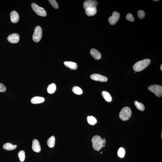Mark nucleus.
<instances>
[{
    "label": "nucleus",
    "mask_w": 162,
    "mask_h": 162,
    "mask_svg": "<svg viewBox=\"0 0 162 162\" xmlns=\"http://www.w3.org/2000/svg\"><path fill=\"white\" fill-rule=\"evenodd\" d=\"M18 156L20 162H23L24 161L25 158V154L24 151H21L19 152Z\"/></svg>",
    "instance_id": "nucleus-25"
},
{
    "label": "nucleus",
    "mask_w": 162,
    "mask_h": 162,
    "mask_svg": "<svg viewBox=\"0 0 162 162\" xmlns=\"http://www.w3.org/2000/svg\"><path fill=\"white\" fill-rule=\"evenodd\" d=\"M126 154V150L123 148H120L119 149L117 152V155L118 157L123 158L124 157Z\"/></svg>",
    "instance_id": "nucleus-24"
},
{
    "label": "nucleus",
    "mask_w": 162,
    "mask_h": 162,
    "mask_svg": "<svg viewBox=\"0 0 162 162\" xmlns=\"http://www.w3.org/2000/svg\"><path fill=\"white\" fill-rule=\"evenodd\" d=\"M120 17V13L117 11H114L112 15L109 17L108 21L111 25L115 24L118 21Z\"/></svg>",
    "instance_id": "nucleus-7"
},
{
    "label": "nucleus",
    "mask_w": 162,
    "mask_h": 162,
    "mask_svg": "<svg viewBox=\"0 0 162 162\" xmlns=\"http://www.w3.org/2000/svg\"><path fill=\"white\" fill-rule=\"evenodd\" d=\"M97 11L96 8H87L85 9L86 14L89 17L95 15L96 14Z\"/></svg>",
    "instance_id": "nucleus-15"
},
{
    "label": "nucleus",
    "mask_w": 162,
    "mask_h": 162,
    "mask_svg": "<svg viewBox=\"0 0 162 162\" xmlns=\"http://www.w3.org/2000/svg\"><path fill=\"white\" fill-rule=\"evenodd\" d=\"M101 154H102V152H101Z\"/></svg>",
    "instance_id": "nucleus-33"
},
{
    "label": "nucleus",
    "mask_w": 162,
    "mask_h": 162,
    "mask_svg": "<svg viewBox=\"0 0 162 162\" xmlns=\"http://www.w3.org/2000/svg\"><path fill=\"white\" fill-rule=\"evenodd\" d=\"M55 138L54 136H51L49 138L47 141V144L48 146L50 148H52L55 145Z\"/></svg>",
    "instance_id": "nucleus-19"
},
{
    "label": "nucleus",
    "mask_w": 162,
    "mask_h": 162,
    "mask_svg": "<svg viewBox=\"0 0 162 162\" xmlns=\"http://www.w3.org/2000/svg\"><path fill=\"white\" fill-rule=\"evenodd\" d=\"M51 5L55 9L58 8V5L57 1L55 0H48Z\"/></svg>",
    "instance_id": "nucleus-26"
},
{
    "label": "nucleus",
    "mask_w": 162,
    "mask_h": 162,
    "mask_svg": "<svg viewBox=\"0 0 162 162\" xmlns=\"http://www.w3.org/2000/svg\"><path fill=\"white\" fill-rule=\"evenodd\" d=\"M132 115V111L130 108L126 107H124L120 111L119 117L123 121L127 120Z\"/></svg>",
    "instance_id": "nucleus-3"
},
{
    "label": "nucleus",
    "mask_w": 162,
    "mask_h": 162,
    "mask_svg": "<svg viewBox=\"0 0 162 162\" xmlns=\"http://www.w3.org/2000/svg\"><path fill=\"white\" fill-rule=\"evenodd\" d=\"M98 2L94 0H88L83 3V7L85 9L90 8H96Z\"/></svg>",
    "instance_id": "nucleus-8"
},
{
    "label": "nucleus",
    "mask_w": 162,
    "mask_h": 162,
    "mask_svg": "<svg viewBox=\"0 0 162 162\" xmlns=\"http://www.w3.org/2000/svg\"><path fill=\"white\" fill-rule=\"evenodd\" d=\"M136 108L141 111H143L145 109V107L142 103L135 101L134 102Z\"/></svg>",
    "instance_id": "nucleus-22"
},
{
    "label": "nucleus",
    "mask_w": 162,
    "mask_h": 162,
    "mask_svg": "<svg viewBox=\"0 0 162 162\" xmlns=\"http://www.w3.org/2000/svg\"><path fill=\"white\" fill-rule=\"evenodd\" d=\"M20 39V36L17 33H13L10 35L7 38V40L9 42L13 44L18 42Z\"/></svg>",
    "instance_id": "nucleus-10"
},
{
    "label": "nucleus",
    "mask_w": 162,
    "mask_h": 162,
    "mask_svg": "<svg viewBox=\"0 0 162 162\" xmlns=\"http://www.w3.org/2000/svg\"><path fill=\"white\" fill-rule=\"evenodd\" d=\"M6 90V88L2 83H0V92H4Z\"/></svg>",
    "instance_id": "nucleus-29"
},
{
    "label": "nucleus",
    "mask_w": 162,
    "mask_h": 162,
    "mask_svg": "<svg viewBox=\"0 0 162 162\" xmlns=\"http://www.w3.org/2000/svg\"><path fill=\"white\" fill-rule=\"evenodd\" d=\"M154 1H158L159 0H154Z\"/></svg>",
    "instance_id": "nucleus-32"
},
{
    "label": "nucleus",
    "mask_w": 162,
    "mask_h": 162,
    "mask_svg": "<svg viewBox=\"0 0 162 162\" xmlns=\"http://www.w3.org/2000/svg\"><path fill=\"white\" fill-rule=\"evenodd\" d=\"M45 99L43 97L36 96L33 97L31 100V102L33 104H38L43 102Z\"/></svg>",
    "instance_id": "nucleus-16"
},
{
    "label": "nucleus",
    "mask_w": 162,
    "mask_h": 162,
    "mask_svg": "<svg viewBox=\"0 0 162 162\" xmlns=\"http://www.w3.org/2000/svg\"><path fill=\"white\" fill-rule=\"evenodd\" d=\"M106 140L104 139H103V144H105L106 143Z\"/></svg>",
    "instance_id": "nucleus-30"
},
{
    "label": "nucleus",
    "mask_w": 162,
    "mask_h": 162,
    "mask_svg": "<svg viewBox=\"0 0 162 162\" xmlns=\"http://www.w3.org/2000/svg\"><path fill=\"white\" fill-rule=\"evenodd\" d=\"M92 142L93 148L94 150L98 151L103 147L105 146V145L103 144L102 138L98 135H95L92 138Z\"/></svg>",
    "instance_id": "nucleus-2"
},
{
    "label": "nucleus",
    "mask_w": 162,
    "mask_h": 162,
    "mask_svg": "<svg viewBox=\"0 0 162 162\" xmlns=\"http://www.w3.org/2000/svg\"><path fill=\"white\" fill-rule=\"evenodd\" d=\"M73 92L74 93L78 95H80L83 93V90L81 89L79 87L75 86L72 89Z\"/></svg>",
    "instance_id": "nucleus-23"
},
{
    "label": "nucleus",
    "mask_w": 162,
    "mask_h": 162,
    "mask_svg": "<svg viewBox=\"0 0 162 162\" xmlns=\"http://www.w3.org/2000/svg\"><path fill=\"white\" fill-rule=\"evenodd\" d=\"M32 148L34 151L37 153H39L41 151V148L39 141L35 139L32 143Z\"/></svg>",
    "instance_id": "nucleus-11"
},
{
    "label": "nucleus",
    "mask_w": 162,
    "mask_h": 162,
    "mask_svg": "<svg viewBox=\"0 0 162 162\" xmlns=\"http://www.w3.org/2000/svg\"><path fill=\"white\" fill-rule=\"evenodd\" d=\"M31 7L33 11L38 15L42 17H45L47 15L45 9L37 4L33 3L31 4Z\"/></svg>",
    "instance_id": "nucleus-6"
},
{
    "label": "nucleus",
    "mask_w": 162,
    "mask_h": 162,
    "mask_svg": "<svg viewBox=\"0 0 162 162\" xmlns=\"http://www.w3.org/2000/svg\"><path fill=\"white\" fill-rule=\"evenodd\" d=\"M162 65L161 64V66L160 67L161 69V70H162Z\"/></svg>",
    "instance_id": "nucleus-31"
},
{
    "label": "nucleus",
    "mask_w": 162,
    "mask_h": 162,
    "mask_svg": "<svg viewBox=\"0 0 162 162\" xmlns=\"http://www.w3.org/2000/svg\"><path fill=\"white\" fill-rule=\"evenodd\" d=\"M136 73V72L135 71V73Z\"/></svg>",
    "instance_id": "nucleus-34"
},
{
    "label": "nucleus",
    "mask_w": 162,
    "mask_h": 162,
    "mask_svg": "<svg viewBox=\"0 0 162 162\" xmlns=\"http://www.w3.org/2000/svg\"><path fill=\"white\" fill-rule=\"evenodd\" d=\"M138 17L140 19H142L145 17V13L143 10H140L138 12Z\"/></svg>",
    "instance_id": "nucleus-27"
},
{
    "label": "nucleus",
    "mask_w": 162,
    "mask_h": 162,
    "mask_svg": "<svg viewBox=\"0 0 162 162\" xmlns=\"http://www.w3.org/2000/svg\"><path fill=\"white\" fill-rule=\"evenodd\" d=\"M10 19L12 22L13 23H16L19 21V17L18 13L16 11H12L10 14Z\"/></svg>",
    "instance_id": "nucleus-12"
},
{
    "label": "nucleus",
    "mask_w": 162,
    "mask_h": 162,
    "mask_svg": "<svg viewBox=\"0 0 162 162\" xmlns=\"http://www.w3.org/2000/svg\"><path fill=\"white\" fill-rule=\"evenodd\" d=\"M126 18L127 20L131 22H133L134 21L133 15L130 13H128L126 16Z\"/></svg>",
    "instance_id": "nucleus-28"
},
{
    "label": "nucleus",
    "mask_w": 162,
    "mask_h": 162,
    "mask_svg": "<svg viewBox=\"0 0 162 162\" xmlns=\"http://www.w3.org/2000/svg\"><path fill=\"white\" fill-rule=\"evenodd\" d=\"M88 123L92 125H95L97 123V120L95 117L92 116H88L87 117Z\"/></svg>",
    "instance_id": "nucleus-21"
},
{
    "label": "nucleus",
    "mask_w": 162,
    "mask_h": 162,
    "mask_svg": "<svg viewBox=\"0 0 162 162\" xmlns=\"http://www.w3.org/2000/svg\"><path fill=\"white\" fill-rule=\"evenodd\" d=\"M91 55L93 58L96 60H99L101 58V54L95 49L92 48L90 51Z\"/></svg>",
    "instance_id": "nucleus-13"
},
{
    "label": "nucleus",
    "mask_w": 162,
    "mask_h": 162,
    "mask_svg": "<svg viewBox=\"0 0 162 162\" xmlns=\"http://www.w3.org/2000/svg\"><path fill=\"white\" fill-rule=\"evenodd\" d=\"M102 95L106 101L108 102H111L112 100V97L109 93L106 91H103L102 92Z\"/></svg>",
    "instance_id": "nucleus-18"
},
{
    "label": "nucleus",
    "mask_w": 162,
    "mask_h": 162,
    "mask_svg": "<svg viewBox=\"0 0 162 162\" xmlns=\"http://www.w3.org/2000/svg\"><path fill=\"white\" fill-rule=\"evenodd\" d=\"M56 87L55 84L52 83L49 85L47 88V91L49 93L52 94L55 92Z\"/></svg>",
    "instance_id": "nucleus-20"
},
{
    "label": "nucleus",
    "mask_w": 162,
    "mask_h": 162,
    "mask_svg": "<svg viewBox=\"0 0 162 162\" xmlns=\"http://www.w3.org/2000/svg\"><path fill=\"white\" fill-rule=\"evenodd\" d=\"M66 67L69 68L71 70H76L77 69L78 65L76 63L71 61H65L64 63Z\"/></svg>",
    "instance_id": "nucleus-14"
},
{
    "label": "nucleus",
    "mask_w": 162,
    "mask_h": 162,
    "mask_svg": "<svg viewBox=\"0 0 162 162\" xmlns=\"http://www.w3.org/2000/svg\"><path fill=\"white\" fill-rule=\"evenodd\" d=\"M148 89L151 92L154 93L157 96H162V87L160 85L157 84L151 85L148 87Z\"/></svg>",
    "instance_id": "nucleus-4"
},
{
    "label": "nucleus",
    "mask_w": 162,
    "mask_h": 162,
    "mask_svg": "<svg viewBox=\"0 0 162 162\" xmlns=\"http://www.w3.org/2000/svg\"><path fill=\"white\" fill-rule=\"evenodd\" d=\"M17 147V146L16 145H13L11 144L8 143L4 144L3 148L4 150L7 151H11L15 149Z\"/></svg>",
    "instance_id": "nucleus-17"
},
{
    "label": "nucleus",
    "mask_w": 162,
    "mask_h": 162,
    "mask_svg": "<svg viewBox=\"0 0 162 162\" xmlns=\"http://www.w3.org/2000/svg\"><path fill=\"white\" fill-rule=\"evenodd\" d=\"M90 78L92 80L101 82H106L108 80L106 77L97 74H94L91 75Z\"/></svg>",
    "instance_id": "nucleus-9"
},
{
    "label": "nucleus",
    "mask_w": 162,
    "mask_h": 162,
    "mask_svg": "<svg viewBox=\"0 0 162 162\" xmlns=\"http://www.w3.org/2000/svg\"><path fill=\"white\" fill-rule=\"evenodd\" d=\"M42 29L40 26H38L35 28L32 39L34 42H38L40 41L42 36Z\"/></svg>",
    "instance_id": "nucleus-5"
},
{
    "label": "nucleus",
    "mask_w": 162,
    "mask_h": 162,
    "mask_svg": "<svg viewBox=\"0 0 162 162\" xmlns=\"http://www.w3.org/2000/svg\"><path fill=\"white\" fill-rule=\"evenodd\" d=\"M151 62V60L148 59H145L138 61L134 65L133 70L136 72L141 71L148 67Z\"/></svg>",
    "instance_id": "nucleus-1"
}]
</instances>
